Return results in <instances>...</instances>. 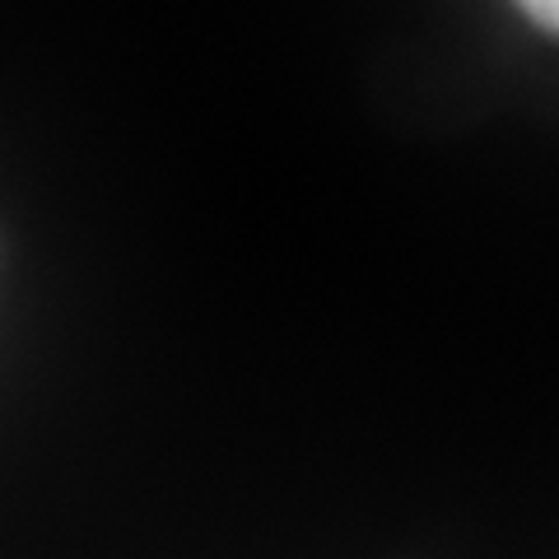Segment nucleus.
<instances>
[{
	"label": "nucleus",
	"mask_w": 559,
	"mask_h": 559,
	"mask_svg": "<svg viewBox=\"0 0 559 559\" xmlns=\"http://www.w3.org/2000/svg\"><path fill=\"white\" fill-rule=\"evenodd\" d=\"M522 10H527L536 24H546V28L559 33V0H522Z\"/></svg>",
	"instance_id": "nucleus-1"
}]
</instances>
